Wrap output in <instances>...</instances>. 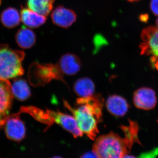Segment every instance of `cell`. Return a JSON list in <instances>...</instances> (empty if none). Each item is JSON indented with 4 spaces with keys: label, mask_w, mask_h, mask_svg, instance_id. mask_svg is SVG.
<instances>
[{
    "label": "cell",
    "mask_w": 158,
    "mask_h": 158,
    "mask_svg": "<svg viewBox=\"0 0 158 158\" xmlns=\"http://www.w3.org/2000/svg\"></svg>",
    "instance_id": "obj_28"
},
{
    "label": "cell",
    "mask_w": 158,
    "mask_h": 158,
    "mask_svg": "<svg viewBox=\"0 0 158 158\" xmlns=\"http://www.w3.org/2000/svg\"><path fill=\"white\" fill-rule=\"evenodd\" d=\"M104 101L99 94L81 97L77 99L74 108L63 100L64 106L72 113L79 128L91 140H94L99 133L98 125L102 120Z\"/></svg>",
    "instance_id": "obj_2"
},
{
    "label": "cell",
    "mask_w": 158,
    "mask_h": 158,
    "mask_svg": "<svg viewBox=\"0 0 158 158\" xmlns=\"http://www.w3.org/2000/svg\"><path fill=\"white\" fill-rule=\"evenodd\" d=\"M3 1V0H0V5H1V4H2V2Z\"/></svg>",
    "instance_id": "obj_27"
},
{
    "label": "cell",
    "mask_w": 158,
    "mask_h": 158,
    "mask_svg": "<svg viewBox=\"0 0 158 158\" xmlns=\"http://www.w3.org/2000/svg\"><path fill=\"white\" fill-rule=\"evenodd\" d=\"M13 98L11 84L8 80L0 78V128L9 118Z\"/></svg>",
    "instance_id": "obj_6"
},
{
    "label": "cell",
    "mask_w": 158,
    "mask_h": 158,
    "mask_svg": "<svg viewBox=\"0 0 158 158\" xmlns=\"http://www.w3.org/2000/svg\"><path fill=\"white\" fill-rule=\"evenodd\" d=\"M4 126L6 137L9 140L19 142L25 138V125L19 116H9Z\"/></svg>",
    "instance_id": "obj_9"
},
{
    "label": "cell",
    "mask_w": 158,
    "mask_h": 158,
    "mask_svg": "<svg viewBox=\"0 0 158 158\" xmlns=\"http://www.w3.org/2000/svg\"><path fill=\"white\" fill-rule=\"evenodd\" d=\"M81 158H98L93 152L86 153Z\"/></svg>",
    "instance_id": "obj_21"
},
{
    "label": "cell",
    "mask_w": 158,
    "mask_h": 158,
    "mask_svg": "<svg viewBox=\"0 0 158 158\" xmlns=\"http://www.w3.org/2000/svg\"><path fill=\"white\" fill-rule=\"evenodd\" d=\"M15 38L18 45L23 49L31 48L36 41V35L34 31L25 27L18 30Z\"/></svg>",
    "instance_id": "obj_14"
},
{
    "label": "cell",
    "mask_w": 158,
    "mask_h": 158,
    "mask_svg": "<svg viewBox=\"0 0 158 158\" xmlns=\"http://www.w3.org/2000/svg\"><path fill=\"white\" fill-rule=\"evenodd\" d=\"M52 158H62L61 157H60V156H55V157H52Z\"/></svg>",
    "instance_id": "obj_26"
},
{
    "label": "cell",
    "mask_w": 158,
    "mask_h": 158,
    "mask_svg": "<svg viewBox=\"0 0 158 158\" xmlns=\"http://www.w3.org/2000/svg\"><path fill=\"white\" fill-rule=\"evenodd\" d=\"M142 42L139 45L141 55L158 58V28L148 26L141 31Z\"/></svg>",
    "instance_id": "obj_5"
},
{
    "label": "cell",
    "mask_w": 158,
    "mask_h": 158,
    "mask_svg": "<svg viewBox=\"0 0 158 158\" xmlns=\"http://www.w3.org/2000/svg\"><path fill=\"white\" fill-rule=\"evenodd\" d=\"M25 56L23 51L12 49L7 44H0V78L9 80L22 76Z\"/></svg>",
    "instance_id": "obj_3"
},
{
    "label": "cell",
    "mask_w": 158,
    "mask_h": 158,
    "mask_svg": "<svg viewBox=\"0 0 158 158\" xmlns=\"http://www.w3.org/2000/svg\"><path fill=\"white\" fill-rule=\"evenodd\" d=\"M139 19L142 22L147 23L149 19V16L147 14H141L139 16Z\"/></svg>",
    "instance_id": "obj_22"
},
{
    "label": "cell",
    "mask_w": 158,
    "mask_h": 158,
    "mask_svg": "<svg viewBox=\"0 0 158 158\" xmlns=\"http://www.w3.org/2000/svg\"><path fill=\"white\" fill-rule=\"evenodd\" d=\"M63 75L73 76L80 70L81 66V59L74 54L63 55L57 63Z\"/></svg>",
    "instance_id": "obj_12"
},
{
    "label": "cell",
    "mask_w": 158,
    "mask_h": 158,
    "mask_svg": "<svg viewBox=\"0 0 158 158\" xmlns=\"http://www.w3.org/2000/svg\"><path fill=\"white\" fill-rule=\"evenodd\" d=\"M55 0H27L28 8L40 15L46 16L53 8Z\"/></svg>",
    "instance_id": "obj_18"
},
{
    "label": "cell",
    "mask_w": 158,
    "mask_h": 158,
    "mask_svg": "<svg viewBox=\"0 0 158 158\" xmlns=\"http://www.w3.org/2000/svg\"><path fill=\"white\" fill-rule=\"evenodd\" d=\"M48 110L52 117L53 123H56L62 127L64 130L71 133L75 138L82 137L83 135L75 118L70 115L54 110Z\"/></svg>",
    "instance_id": "obj_8"
},
{
    "label": "cell",
    "mask_w": 158,
    "mask_h": 158,
    "mask_svg": "<svg viewBox=\"0 0 158 158\" xmlns=\"http://www.w3.org/2000/svg\"><path fill=\"white\" fill-rule=\"evenodd\" d=\"M128 125L120 128L124 138L111 132L99 136L93 144V152L98 158H122L131 151L135 143L141 144L138 138L139 127L135 121L129 120Z\"/></svg>",
    "instance_id": "obj_1"
},
{
    "label": "cell",
    "mask_w": 158,
    "mask_h": 158,
    "mask_svg": "<svg viewBox=\"0 0 158 158\" xmlns=\"http://www.w3.org/2000/svg\"><path fill=\"white\" fill-rule=\"evenodd\" d=\"M158 156V148H155L149 151L142 153L138 158H157Z\"/></svg>",
    "instance_id": "obj_19"
},
{
    "label": "cell",
    "mask_w": 158,
    "mask_h": 158,
    "mask_svg": "<svg viewBox=\"0 0 158 158\" xmlns=\"http://www.w3.org/2000/svg\"><path fill=\"white\" fill-rule=\"evenodd\" d=\"M95 88L93 81L87 77L78 79L73 85L74 91L80 97H86L93 95Z\"/></svg>",
    "instance_id": "obj_15"
},
{
    "label": "cell",
    "mask_w": 158,
    "mask_h": 158,
    "mask_svg": "<svg viewBox=\"0 0 158 158\" xmlns=\"http://www.w3.org/2000/svg\"><path fill=\"white\" fill-rule=\"evenodd\" d=\"M11 88L13 96L20 101H25L31 96V89L24 79H15L11 85Z\"/></svg>",
    "instance_id": "obj_16"
},
{
    "label": "cell",
    "mask_w": 158,
    "mask_h": 158,
    "mask_svg": "<svg viewBox=\"0 0 158 158\" xmlns=\"http://www.w3.org/2000/svg\"><path fill=\"white\" fill-rule=\"evenodd\" d=\"M156 27L158 28V19L156 20Z\"/></svg>",
    "instance_id": "obj_25"
},
{
    "label": "cell",
    "mask_w": 158,
    "mask_h": 158,
    "mask_svg": "<svg viewBox=\"0 0 158 158\" xmlns=\"http://www.w3.org/2000/svg\"><path fill=\"white\" fill-rule=\"evenodd\" d=\"M75 12L64 6H59L54 9L51 14L52 21L56 25L64 28H68L77 20Z\"/></svg>",
    "instance_id": "obj_10"
},
{
    "label": "cell",
    "mask_w": 158,
    "mask_h": 158,
    "mask_svg": "<svg viewBox=\"0 0 158 158\" xmlns=\"http://www.w3.org/2000/svg\"><path fill=\"white\" fill-rule=\"evenodd\" d=\"M133 103L137 109L144 110H152L157 103V97L154 90L148 87L136 90L133 95Z\"/></svg>",
    "instance_id": "obj_7"
},
{
    "label": "cell",
    "mask_w": 158,
    "mask_h": 158,
    "mask_svg": "<svg viewBox=\"0 0 158 158\" xmlns=\"http://www.w3.org/2000/svg\"><path fill=\"white\" fill-rule=\"evenodd\" d=\"M1 20L3 26L9 29L17 27L21 20L18 11L12 7H9L2 11Z\"/></svg>",
    "instance_id": "obj_17"
},
{
    "label": "cell",
    "mask_w": 158,
    "mask_h": 158,
    "mask_svg": "<svg viewBox=\"0 0 158 158\" xmlns=\"http://www.w3.org/2000/svg\"><path fill=\"white\" fill-rule=\"evenodd\" d=\"M106 107L108 112L116 117L124 116L130 109L127 100L120 95H110L106 102Z\"/></svg>",
    "instance_id": "obj_11"
},
{
    "label": "cell",
    "mask_w": 158,
    "mask_h": 158,
    "mask_svg": "<svg viewBox=\"0 0 158 158\" xmlns=\"http://www.w3.org/2000/svg\"><path fill=\"white\" fill-rule=\"evenodd\" d=\"M122 158H136L134 156H132V155H129L128 154H127L126 155H125L123 156V157Z\"/></svg>",
    "instance_id": "obj_23"
},
{
    "label": "cell",
    "mask_w": 158,
    "mask_h": 158,
    "mask_svg": "<svg viewBox=\"0 0 158 158\" xmlns=\"http://www.w3.org/2000/svg\"><path fill=\"white\" fill-rule=\"evenodd\" d=\"M29 81L34 86H44L53 80L61 81L65 84L64 75L58 64H40L34 62L31 64L28 72Z\"/></svg>",
    "instance_id": "obj_4"
},
{
    "label": "cell",
    "mask_w": 158,
    "mask_h": 158,
    "mask_svg": "<svg viewBox=\"0 0 158 158\" xmlns=\"http://www.w3.org/2000/svg\"><path fill=\"white\" fill-rule=\"evenodd\" d=\"M127 1H128L130 2H138V1H140V0H127Z\"/></svg>",
    "instance_id": "obj_24"
},
{
    "label": "cell",
    "mask_w": 158,
    "mask_h": 158,
    "mask_svg": "<svg viewBox=\"0 0 158 158\" xmlns=\"http://www.w3.org/2000/svg\"><path fill=\"white\" fill-rule=\"evenodd\" d=\"M21 20L24 24L29 27L36 28L44 24L47 18L28 8L22 7L21 10Z\"/></svg>",
    "instance_id": "obj_13"
},
{
    "label": "cell",
    "mask_w": 158,
    "mask_h": 158,
    "mask_svg": "<svg viewBox=\"0 0 158 158\" xmlns=\"http://www.w3.org/2000/svg\"><path fill=\"white\" fill-rule=\"evenodd\" d=\"M150 8L153 14L158 16V0H151Z\"/></svg>",
    "instance_id": "obj_20"
}]
</instances>
